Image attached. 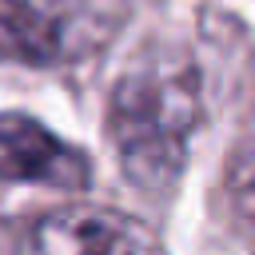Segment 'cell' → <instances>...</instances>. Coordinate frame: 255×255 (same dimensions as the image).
Wrapping results in <instances>:
<instances>
[{
  "label": "cell",
  "mask_w": 255,
  "mask_h": 255,
  "mask_svg": "<svg viewBox=\"0 0 255 255\" xmlns=\"http://www.w3.org/2000/svg\"><path fill=\"white\" fill-rule=\"evenodd\" d=\"M199 120V72L191 64H139L120 76L108 104V135L124 175L139 191H167L183 175Z\"/></svg>",
  "instance_id": "obj_1"
},
{
  "label": "cell",
  "mask_w": 255,
  "mask_h": 255,
  "mask_svg": "<svg viewBox=\"0 0 255 255\" xmlns=\"http://www.w3.org/2000/svg\"><path fill=\"white\" fill-rule=\"evenodd\" d=\"M124 20L128 0H0V64H84L116 40Z\"/></svg>",
  "instance_id": "obj_2"
},
{
  "label": "cell",
  "mask_w": 255,
  "mask_h": 255,
  "mask_svg": "<svg viewBox=\"0 0 255 255\" xmlns=\"http://www.w3.org/2000/svg\"><path fill=\"white\" fill-rule=\"evenodd\" d=\"M12 255H167L163 239L108 203H68L16 231Z\"/></svg>",
  "instance_id": "obj_3"
},
{
  "label": "cell",
  "mask_w": 255,
  "mask_h": 255,
  "mask_svg": "<svg viewBox=\"0 0 255 255\" xmlns=\"http://www.w3.org/2000/svg\"><path fill=\"white\" fill-rule=\"evenodd\" d=\"M0 179L84 191L92 183V163L76 143L60 139L28 112H0Z\"/></svg>",
  "instance_id": "obj_4"
},
{
  "label": "cell",
  "mask_w": 255,
  "mask_h": 255,
  "mask_svg": "<svg viewBox=\"0 0 255 255\" xmlns=\"http://www.w3.org/2000/svg\"><path fill=\"white\" fill-rule=\"evenodd\" d=\"M12 239H16V231L12 227H0V255H12Z\"/></svg>",
  "instance_id": "obj_5"
}]
</instances>
